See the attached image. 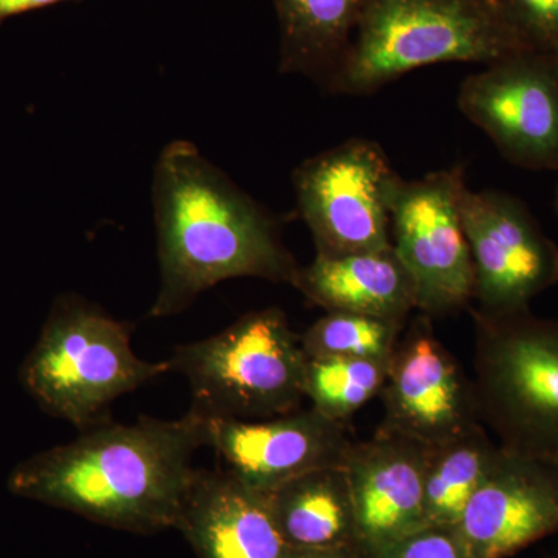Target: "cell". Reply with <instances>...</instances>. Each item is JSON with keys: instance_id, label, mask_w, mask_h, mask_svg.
Instances as JSON below:
<instances>
[{"instance_id": "1", "label": "cell", "mask_w": 558, "mask_h": 558, "mask_svg": "<svg viewBox=\"0 0 558 558\" xmlns=\"http://www.w3.org/2000/svg\"><path fill=\"white\" fill-rule=\"evenodd\" d=\"M207 447V417H142L84 429L11 472V494L135 534L178 529L196 480L193 457Z\"/></svg>"}, {"instance_id": "2", "label": "cell", "mask_w": 558, "mask_h": 558, "mask_svg": "<svg viewBox=\"0 0 558 558\" xmlns=\"http://www.w3.org/2000/svg\"><path fill=\"white\" fill-rule=\"evenodd\" d=\"M160 288L149 318H167L233 278L292 286L300 264L278 223L189 140L161 149L154 170Z\"/></svg>"}, {"instance_id": "3", "label": "cell", "mask_w": 558, "mask_h": 558, "mask_svg": "<svg viewBox=\"0 0 558 558\" xmlns=\"http://www.w3.org/2000/svg\"><path fill=\"white\" fill-rule=\"evenodd\" d=\"M529 51L492 0H363L357 27L325 89L365 97L442 62L494 64Z\"/></svg>"}, {"instance_id": "4", "label": "cell", "mask_w": 558, "mask_h": 558, "mask_svg": "<svg viewBox=\"0 0 558 558\" xmlns=\"http://www.w3.org/2000/svg\"><path fill=\"white\" fill-rule=\"evenodd\" d=\"M171 373L168 360L146 362L131 344V326L78 295L51 307L21 380L51 416L80 429L105 424L121 396Z\"/></svg>"}, {"instance_id": "5", "label": "cell", "mask_w": 558, "mask_h": 558, "mask_svg": "<svg viewBox=\"0 0 558 558\" xmlns=\"http://www.w3.org/2000/svg\"><path fill=\"white\" fill-rule=\"evenodd\" d=\"M470 314L481 424L501 449L558 465V319Z\"/></svg>"}, {"instance_id": "6", "label": "cell", "mask_w": 558, "mask_h": 558, "mask_svg": "<svg viewBox=\"0 0 558 558\" xmlns=\"http://www.w3.org/2000/svg\"><path fill=\"white\" fill-rule=\"evenodd\" d=\"M171 371L189 380L205 417L260 421L301 409L307 357L288 315L250 312L208 339L175 349Z\"/></svg>"}, {"instance_id": "7", "label": "cell", "mask_w": 558, "mask_h": 558, "mask_svg": "<svg viewBox=\"0 0 558 558\" xmlns=\"http://www.w3.org/2000/svg\"><path fill=\"white\" fill-rule=\"evenodd\" d=\"M400 175L379 143L349 138L293 172L296 208L318 256L391 248V194Z\"/></svg>"}, {"instance_id": "8", "label": "cell", "mask_w": 558, "mask_h": 558, "mask_svg": "<svg viewBox=\"0 0 558 558\" xmlns=\"http://www.w3.org/2000/svg\"><path fill=\"white\" fill-rule=\"evenodd\" d=\"M461 165L424 178H399L391 194V244L428 318L468 310L475 270L461 216L465 190Z\"/></svg>"}, {"instance_id": "9", "label": "cell", "mask_w": 558, "mask_h": 558, "mask_svg": "<svg viewBox=\"0 0 558 558\" xmlns=\"http://www.w3.org/2000/svg\"><path fill=\"white\" fill-rule=\"evenodd\" d=\"M461 216L475 270V311H526L532 300L557 284L558 247L523 202L501 191L465 186Z\"/></svg>"}, {"instance_id": "10", "label": "cell", "mask_w": 558, "mask_h": 558, "mask_svg": "<svg viewBox=\"0 0 558 558\" xmlns=\"http://www.w3.org/2000/svg\"><path fill=\"white\" fill-rule=\"evenodd\" d=\"M459 110L517 167L558 170V70L550 54L520 51L462 81Z\"/></svg>"}, {"instance_id": "11", "label": "cell", "mask_w": 558, "mask_h": 558, "mask_svg": "<svg viewBox=\"0 0 558 558\" xmlns=\"http://www.w3.org/2000/svg\"><path fill=\"white\" fill-rule=\"evenodd\" d=\"M429 319H414L389 357L377 429L435 447L481 421L473 379L436 337Z\"/></svg>"}, {"instance_id": "12", "label": "cell", "mask_w": 558, "mask_h": 558, "mask_svg": "<svg viewBox=\"0 0 558 558\" xmlns=\"http://www.w3.org/2000/svg\"><path fill=\"white\" fill-rule=\"evenodd\" d=\"M354 442L349 424L314 407L260 421L207 417V447L231 475L267 494L314 470L343 469Z\"/></svg>"}, {"instance_id": "13", "label": "cell", "mask_w": 558, "mask_h": 558, "mask_svg": "<svg viewBox=\"0 0 558 558\" xmlns=\"http://www.w3.org/2000/svg\"><path fill=\"white\" fill-rule=\"evenodd\" d=\"M470 558H506L558 532V465L499 447L458 523Z\"/></svg>"}, {"instance_id": "14", "label": "cell", "mask_w": 558, "mask_h": 558, "mask_svg": "<svg viewBox=\"0 0 558 558\" xmlns=\"http://www.w3.org/2000/svg\"><path fill=\"white\" fill-rule=\"evenodd\" d=\"M429 447L376 429L355 440L344 473L363 553L427 526L424 483Z\"/></svg>"}, {"instance_id": "15", "label": "cell", "mask_w": 558, "mask_h": 558, "mask_svg": "<svg viewBox=\"0 0 558 558\" xmlns=\"http://www.w3.org/2000/svg\"><path fill=\"white\" fill-rule=\"evenodd\" d=\"M178 531L199 558H286L270 494L229 470H197Z\"/></svg>"}, {"instance_id": "16", "label": "cell", "mask_w": 558, "mask_h": 558, "mask_svg": "<svg viewBox=\"0 0 558 558\" xmlns=\"http://www.w3.org/2000/svg\"><path fill=\"white\" fill-rule=\"evenodd\" d=\"M292 288L326 312H352L407 323L417 311L416 290L395 248L315 256Z\"/></svg>"}, {"instance_id": "17", "label": "cell", "mask_w": 558, "mask_h": 558, "mask_svg": "<svg viewBox=\"0 0 558 558\" xmlns=\"http://www.w3.org/2000/svg\"><path fill=\"white\" fill-rule=\"evenodd\" d=\"M270 498L289 549H362L343 469L314 470L271 492Z\"/></svg>"}, {"instance_id": "18", "label": "cell", "mask_w": 558, "mask_h": 558, "mask_svg": "<svg viewBox=\"0 0 558 558\" xmlns=\"http://www.w3.org/2000/svg\"><path fill=\"white\" fill-rule=\"evenodd\" d=\"M281 27V72L325 89L349 46L363 0H274Z\"/></svg>"}, {"instance_id": "19", "label": "cell", "mask_w": 558, "mask_h": 558, "mask_svg": "<svg viewBox=\"0 0 558 558\" xmlns=\"http://www.w3.org/2000/svg\"><path fill=\"white\" fill-rule=\"evenodd\" d=\"M499 453L498 442L483 424L429 447L424 483L427 526L457 527Z\"/></svg>"}, {"instance_id": "20", "label": "cell", "mask_w": 558, "mask_h": 558, "mask_svg": "<svg viewBox=\"0 0 558 558\" xmlns=\"http://www.w3.org/2000/svg\"><path fill=\"white\" fill-rule=\"evenodd\" d=\"M389 359H307L306 399L333 421L348 424L369 400L379 398Z\"/></svg>"}, {"instance_id": "21", "label": "cell", "mask_w": 558, "mask_h": 558, "mask_svg": "<svg viewBox=\"0 0 558 558\" xmlns=\"http://www.w3.org/2000/svg\"><path fill=\"white\" fill-rule=\"evenodd\" d=\"M405 325L352 312H326L300 341L307 359H389Z\"/></svg>"}, {"instance_id": "22", "label": "cell", "mask_w": 558, "mask_h": 558, "mask_svg": "<svg viewBox=\"0 0 558 558\" xmlns=\"http://www.w3.org/2000/svg\"><path fill=\"white\" fill-rule=\"evenodd\" d=\"M494 3L524 49L545 54L558 51V0H494Z\"/></svg>"}, {"instance_id": "23", "label": "cell", "mask_w": 558, "mask_h": 558, "mask_svg": "<svg viewBox=\"0 0 558 558\" xmlns=\"http://www.w3.org/2000/svg\"><path fill=\"white\" fill-rule=\"evenodd\" d=\"M366 558H470L457 527L425 526L373 550Z\"/></svg>"}, {"instance_id": "24", "label": "cell", "mask_w": 558, "mask_h": 558, "mask_svg": "<svg viewBox=\"0 0 558 558\" xmlns=\"http://www.w3.org/2000/svg\"><path fill=\"white\" fill-rule=\"evenodd\" d=\"M60 2H64V0H0V22L16 16V14L27 13V11L43 9V7Z\"/></svg>"}, {"instance_id": "25", "label": "cell", "mask_w": 558, "mask_h": 558, "mask_svg": "<svg viewBox=\"0 0 558 558\" xmlns=\"http://www.w3.org/2000/svg\"><path fill=\"white\" fill-rule=\"evenodd\" d=\"M286 558H366V554L357 548L289 549Z\"/></svg>"}, {"instance_id": "26", "label": "cell", "mask_w": 558, "mask_h": 558, "mask_svg": "<svg viewBox=\"0 0 558 558\" xmlns=\"http://www.w3.org/2000/svg\"><path fill=\"white\" fill-rule=\"evenodd\" d=\"M550 57L554 58V62H556L557 70H558V51H556V53H554V54H550Z\"/></svg>"}, {"instance_id": "27", "label": "cell", "mask_w": 558, "mask_h": 558, "mask_svg": "<svg viewBox=\"0 0 558 558\" xmlns=\"http://www.w3.org/2000/svg\"><path fill=\"white\" fill-rule=\"evenodd\" d=\"M556 205H557V213H558V190H557V199H556Z\"/></svg>"}, {"instance_id": "28", "label": "cell", "mask_w": 558, "mask_h": 558, "mask_svg": "<svg viewBox=\"0 0 558 558\" xmlns=\"http://www.w3.org/2000/svg\"><path fill=\"white\" fill-rule=\"evenodd\" d=\"M492 2H494V0H492ZM494 5H495V3H494Z\"/></svg>"}]
</instances>
